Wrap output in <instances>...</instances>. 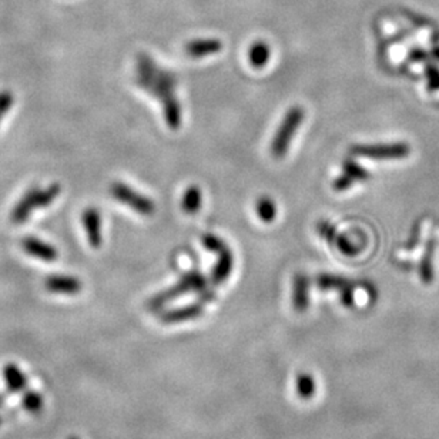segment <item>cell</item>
Listing matches in <instances>:
<instances>
[{
	"label": "cell",
	"mask_w": 439,
	"mask_h": 439,
	"mask_svg": "<svg viewBox=\"0 0 439 439\" xmlns=\"http://www.w3.org/2000/svg\"><path fill=\"white\" fill-rule=\"evenodd\" d=\"M137 83L156 96L163 106L164 120L171 130L182 126V107L175 97V77L156 66L149 56L141 54L137 61Z\"/></svg>",
	"instance_id": "6da1fadb"
},
{
	"label": "cell",
	"mask_w": 439,
	"mask_h": 439,
	"mask_svg": "<svg viewBox=\"0 0 439 439\" xmlns=\"http://www.w3.org/2000/svg\"><path fill=\"white\" fill-rule=\"evenodd\" d=\"M189 292H202V298L211 301L214 298V294L211 291H209L207 287V281L206 277H204L201 273L198 271H190L187 274H184L179 282L170 287L166 291H161L160 294H157L156 297H153L149 303V307L152 310H159L161 307H164L166 304L177 300L179 297L189 294Z\"/></svg>",
	"instance_id": "7a4b0ae2"
},
{
	"label": "cell",
	"mask_w": 439,
	"mask_h": 439,
	"mask_svg": "<svg viewBox=\"0 0 439 439\" xmlns=\"http://www.w3.org/2000/svg\"><path fill=\"white\" fill-rule=\"evenodd\" d=\"M304 109L300 106H294L291 107L285 115L282 122L280 123L278 130L274 134V138L271 141V154L276 159H282L287 153L291 145L292 138H294L296 133L298 131L300 126L304 122Z\"/></svg>",
	"instance_id": "3957f363"
},
{
	"label": "cell",
	"mask_w": 439,
	"mask_h": 439,
	"mask_svg": "<svg viewBox=\"0 0 439 439\" xmlns=\"http://www.w3.org/2000/svg\"><path fill=\"white\" fill-rule=\"evenodd\" d=\"M201 243L204 247L218 257L217 264L213 269L211 280L214 284H223L224 281H227V278L230 277V274L232 273V269H234L232 251L228 248V246L221 239L214 236V234H204L202 239H201Z\"/></svg>",
	"instance_id": "277c9868"
},
{
	"label": "cell",
	"mask_w": 439,
	"mask_h": 439,
	"mask_svg": "<svg viewBox=\"0 0 439 439\" xmlns=\"http://www.w3.org/2000/svg\"><path fill=\"white\" fill-rule=\"evenodd\" d=\"M110 194L114 200L125 204V206L130 207L133 211L141 216H152L156 211V204L153 202V200L137 193L122 182H115L110 186Z\"/></svg>",
	"instance_id": "5b68a950"
},
{
	"label": "cell",
	"mask_w": 439,
	"mask_h": 439,
	"mask_svg": "<svg viewBox=\"0 0 439 439\" xmlns=\"http://www.w3.org/2000/svg\"><path fill=\"white\" fill-rule=\"evenodd\" d=\"M351 153L368 157L374 160H388V159H402L409 154V147L406 144L395 143V144H365V145H354Z\"/></svg>",
	"instance_id": "8992f818"
},
{
	"label": "cell",
	"mask_w": 439,
	"mask_h": 439,
	"mask_svg": "<svg viewBox=\"0 0 439 439\" xmlns=\"http://www.w3.org/2000/svg\"><path fill=\"white\" fill-rule=\"evenodd\" d=\"M45 287L53 294L74 296L81 291L83 285L79 278L65 274H51L45 280Z\"/></svg>",
	"instance_id": "52a82bcc"
},
{
	"label": "cell",
	"mask_w": 439,
	"mask_h": 439,
	"mask_svg": "<svg viewBox=\"0 0 439 439\" xmlns=\"http://www.w3.org/2000/svg\"><path fill=\"white\" fill-rule=\"evenodd\" d=\"M81 223L86 230L87 240H89L90 247L99 248L103 243L102 237V216L97 209L89 207L86 209L81 214Z\"/></svg>",
	"instance_id": "ba28073f"
},
{
	"label": "cell",
	"mask_w": 439,
	"mask_h": 439,
	"mask_svg": "<svg viewBox=\"0 0 439 439\" xmlns=\"http://www.w3.org/2000/svg\"><path fill=\"white\" fill-rule=\"evenodd\" d=\"M22 248L26 254L46 262L56 261L58 257L57 250L51 244H47L36 237H24L22 240Z\"/></svg>",
	"instance_id": "9c48e42d"
},
{
	"label": "cell",
	"mask_w": 439,
	"mask_h": 439,
	"mask_svg": "<svg viewBox=\"0 0 439 439\" xmlns=\"http://www.w3.org/2000/svg\"><path fill=\"white\" fill-rule=\"evenodd\" d=\"M39 187H32L31 190H27L24 195L17 201L15 209L10 213V221L13 224H23L29 220V217L32 216V213L36 210L35 200L38 194Z\"/></svg>",
	"instance_id": "30bf717a"
},
{
	"label": "cell",
	"mask_w": 439,
	"mask_h": 439,
	"mask_svg": "<svg viewBox=\"0 0 439 439\" xmlns=\"http://www.w3.org/2000/svg\"><path fill=\"white\" fill-rule=\"evenodd\" d=\"M202 305L201 304H190L186 307H180L175 310H168L163 312L161 323L164 324H180L184 321H190L202 315Z\"/></svg>",
	"instance_id": "8fae6325"
},
{
	"label": "cell",
	"mask_w": 439,
	"mask_h": 439,
	"mask_svg": "<svg viewBox=\"0 0 439 439\" xmlns=\"http://www.w3.org/2000/svg\"><path fill=\"white\" fill-rule=\"evenodd\" d=\"M292 305L297 312H305L310 305V281L304 274H297L294 278Z\"/></svg>",
	"instance_id": "7c38bea8"
},
{
	"label": "cell",
	"mask_w": 439,
	"mask_h": 439,
	"mask_svg": "<svg viewBox=\"0 0 439 439\" xmlns=\"http://www.w3.org/2000/svg\"><path fill=\"white\" fill-rule=\"evenodd\" d=\"M221 46H223L221 42L216 39H202V40H194L189 43L186 47V51L189 56L194 58H200L204 56L218 53L221 50Z\"/></svg>",
	"instance_id": "4fadbf2b"
},
{
	"label": "cell",
	"mask_w": 439,
	"mask_h": 439,
	"mask_svg": "<svg viewBox=\"0 0 439 439\" xmlns=\"http://www.w3.org/2000/svg\"><path fill=\"white\" fill-rule=\"evenodd\" d=\"M270 56H271V50L267 43L255 42L254 45H251L248 50V62L253 67L262 69L270 62Z\"/></svg>",
	"instance_id": "5bb4252c"
},
{
	"label": "cell",
	"mask_w": 439,
	"mask_h": 439,
	"mask_svg": "<svg viewBox=\"0 0 439 439\" xmlns=\"http://www.w3.org/2000/svg\"><path fill=\"white\" fill-rule=\"evenodd\" d=\"M5 374V381L9 392H20L26 388L27 379L23 375V372L17 368L15 364H8L3 369Z\"/></svg>",
	"instance_id": "9a60e30c"
},
{
	"label": "cell",
	"mask_w": 439,
	"mask_h": 439,
	"mask_svg": "<svg viewBox=\"0 0 439 439\" xmlns=\"http://www.w3.org/2000/svg\"><path fill=\"white\" fill-rule=\"evenodd\" d=\"M201 202H202V194L200 187L197 186H190L182 198V209L184 213L193 216L197 214L201 209Z\"/></svg>",
	"instance_id": "2e32d148"
},
{
	"label": "cell",
	"mask_w": 439,
	"mask_h": 439,
	"mask_svg": "<svg viewBox=\"0 0 439 439\" xmlns=\"http://www.w3.org/2000/svg\"><path fill=\"white\" fill-rule=\"evenodd\" d=\"M255 211H257V216L260 217V220L262 223L270 224V223H273L276 220L277 206H276V202L270 197L262 195L255 202Z\"/></svg>",
	"instance_id": "e0dca14e"
},
{
	"label": "cell",
	"mask_w": 439,
	"mask_h": 439,
	"mask_svg": "<svg viewBox=\"0 0 439 439\" xmlns=\"http://www.w3.org/2000/svg\"><path fill=\"white\" fill-rule=\"evenodd\" d=\"M62 193V186L57 184V183H53L50 184L49 187L46 189H39L38 190V194H36V200H35V206H36V210L39 209H46L49 207L50 204L54 202V200L61 195Z\"/></svg>",
	"instance_id": "ac0fdd59"
},
{
	"label": "cell",
	"mask_w": 439,
	"mask_h": 439,
	"mask_svg": "<svg viewBox=\"0 0 439 439\" xmlns=\"http://www.w3.org/2000/svg\"><path fill=\"white\" fill-rule=\"evenodd\" d=\"M296 390H297V395L301 399L312 398L315 395V391H317L314 376L307 374V372L298 374L296 378Z\"/></svg>",
	"instance_id": "d6986e66"
},
{
	"label": "cell",
	"mask_w": 439,
	"mask_h": 439,
	"mask_svg": "<svg viewBox=\"0 0 439 439\" xmlns=\"http://www.w3.org/2000/svg\"><path fill=\"white\" fill-rule=\"evenodd\" d=\"M317 285L319 289H337V291H344L345 288L349 287L348 281L341 278V277H337V276H330V274H321L318 278H317Z\"/></svg>",
	"instance_id": "ffe728a7"
},
{
	"label": "cell",
	"mask_w": 439,
	"mask_h": 439,
	"mask_svg": "<svg viewBox=\"0 0 439 439\" xmlns=\"http://www.w3.org/2000/svg\"><path fill=\"white\" fill-rule=\"evenodd\" d=\"M344 174H346L353 182H361L369 177V174L353 160H346L344 163Z\"/></svg>",
	"instance_id": "44dd1931"
},
{
	"label": "cell",
	"mask_w": 439,
	"mask_h": 439,
	"mask_svg": "<svg viewBox=\"0 0 439 439\" xmlns=\"http://www.w3.org/2000/svg\"><path fill=\"white\" fill-rule=\"evenodd\" d=\"M23 408L31 414H39L43 408V398L38 392H27L23 398Z\"/></svg>",
	"instance_id": "7402d4cb"
},
{
	"label": "cell",
	"mask_w": 439,
	"mask_h": 439,
	"mask_svg": "<svg viewBox=\"0 0 439 439\" xmlns=\"http://www.w3.org/2000/svg\"><path fill=\"white\" fill-rule=\"evenodd\" d=\"M15 103V96L10 90H2L0 92V119L8 114V111L12 109Z\"/></svg>",
	"instance_id": "603a6c76"
},
{
	"label": "cell",
	"mask_w": 439,
	"mask_h": 439,
	"mask_svg": "<svg viewBox=\"0 0 439 439\" xmlns=\"http://www.w3.org/2000/svg\"><path fill=\"white\" fill-rule=\"evenodd\" d=\"M431 257H432V244H429L426 257L424 258V262L421 266V278L424 282H431L432 280V266H431Z\"/></svg>",
	"instance_id": "cb8c5ba5"
},
{
	"label": "cell",
	"mask_w": 439,
	"mask_h": 439,
	"mask_svg": "<svg viewBox=\"0 0 439 439\" xmlns=\"http://www.w3.org/2000/svg\"><path fill=\"white\" fill-rule=\"evenodd\" d=\"M428 80L431 89H439V72L433 67L428 69Z\"/></svg>",
	"instance_id": "d4e9b609"
},
{
	"label": "cell",
	"mask_w": 439,
	"mask_h": 439,
	"mask_svg": "<svg viewBox=\"0 0 439 439\" xmlns=\"http://www.w3.org/2000/svg\"><path fill=\"white\" fill-rule=\"evenodd\" d=\"M69 439H79L77 436H72V438H69Z\"/></svg>",
	"instance_id": "484cf974"
},
{
	"label": "cell",
	"mask_w": 439,
	"mask_h": 439,
	"mask_svg": "<svg viewBox=\"0 0 439 439\" xmlns=\"http://www.w3.org/2000/svg\"><path fill=\"white\" fill-rule=\"evenodd\" d=\"M0 120H2V119H0Z\"/></svg>",
	"instance_id": "4316f807"
}]
</instances>
